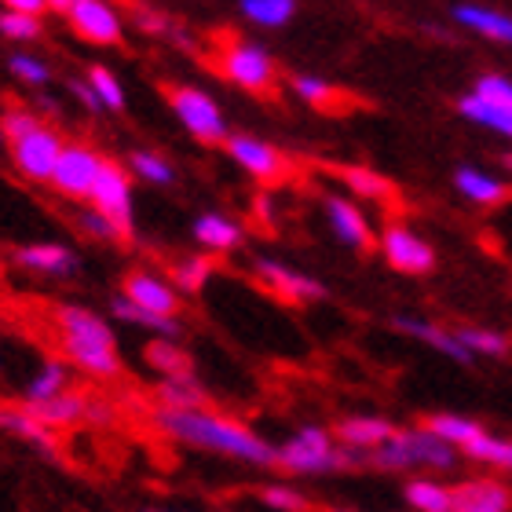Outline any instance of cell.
I'll list each match as a JSON object with an SVG mask.
<instances>
[{"label": "cell", "instance_id": "obj_1", "mask_svg": "<svg viewBox=\"0 0 512 512\" xmlns=\"http://www.w3.org/2000/svg\"><path fill=\"white\" fill-rule=\"evenodd\" d=\"M154 425L158 432L172 439V443H183L191 450H202V454H216V458H231V461H246V465H275V447L260 439L253 428H246L242 421L227 414H216L209 406H158L154 410Z\"/></svg>", "mask_w": 512, "mask_h": 512}, {"label": "cell", "instance_id": "obj_2", "mask_svg": "<svg viewBox=\"0 0 512 512\" xmlns=\"http://www.w3.org/2000/svg\"><path fill=\"white\" fill-rule=\"evenodd\" d=\"M55 326H59V344H63L70 366L92 377L121 374L118 341H114V330L103 315L81 308V304H63V308H55Z\"/></svg>", "mask_w": 512, "mask_h": 512}, {"label": "cell", "instance_id": "obj_3", "mask_svg": "<svg viewBox=\"0 0 512 512\" xmlns=\"http://www.w3.org/2000/svg\"><path fill=\"white\" fill-rule=\"evenodd\" d=\"M370 461L377 469L388 472H410V469H432L447 472L458 465V447L432 432V428H395L392 436L384 439L381 447L370 450Z\"/></svg>", "mask_w": 512, "mask_h": 512}, {"label": "cell", "instance_id": "obj_4", "mask_svg": "<svg viewBox=\"0 0 512 512\" xmlns=\"http://www.w3.org/2000/svg\"><path fill=\"white\" fill-rule=\"evenodd\" d=\"M359 461V450L341 447V439L319 425L297 428L286 443L275 447V465L293 472V476H326V472H341Z\"/></svg>", "mask_w": 512, "mask_h": 512}, {"label": "cell", "instance_id": "obj_5", "mask_svg": "<svg viewBox=\"0 0 512 512\" xmlns=\"http://www.w3.org/2000/svg\"><path fill=\"white\" fill-rule=\"evenodd\" d=\"M11 147V165L26 176L30 183H48L55 172V161H59V154H63L66 139L55 132L52 125H44V121H37L33 128H26L22 136L8 139Z\"/></svg>", "mask_w": 512, "mask_h": 512}, {"label": "cell", "instance_id": "obj_6", "mask_svg": "<svg viewBox=\"0 0 512 512\" xmlns=\"http://www.w3.org/2000/svg\"><path fill=\"white\" fill-rule=\"evenodd\" d=\"M88 202L96 205L99 213L110 216V224L118 227V238H132V231H136V205H132V176H128V169H121L118 161H103V172H99Z\"/></svg>", "mask_w": 512, "mask_h": 512}, {"label": "cell", "instance_id": "obj_7", "mask_svg": "<svg viewBox=\"0 0 512 512\" xmlns=\"http://www.w3.org/2000/svg\"><path fill=\"white\" fill-rule=\"evenodd\" d=\"M172 114L198 143H224L227 139V118L216 107V99L202 88H176L172 92Z\"/></svg>", "mask_w": 512, "mask_h": 512}, {"label": "cell", "instance_id": "obj_8", "mask_svg": "<svg viewBox=\"0 0 512 512\" xmlns=\"http://www.w3.org/2000/svg\"><path fill=\"white\" fill-rule=\"evenodd\" d=\"M103 161L96 150L85 147V143H66L59 161H55V172H52V187L63 198H74V202H88V194L96 187L99 172H103Z\"/></svg>", "mask_w": 512, "mask_h": 512}, {"label": "cell", "instance_id": "obj_9", "mask_svg": "<svg viewBox=\"0 0 512 512\" xmlns=\"http://www.w3.org/2000/svg\"><path fill=\"white\" fill-rule=\"evenodd\" d=\"M220 70L231 85L246 88V92H267L275 85V59L260 44H227L220 55Z\"/></svg>", "mask_w": 512, "mask_h": 512}, {"label": "cell", "instance_id": "obj_10", "mask_svg": "<svg viewBox=\"0 0 512 512\" xmlns=\"http://www.w3.org/2000/svg\"><path fill=\"white\" fill-rule=\"evenodd\" d=\"M381 253H384V260H388L395 271H403V275H428V271L436 267V249L428 246L417 231H410V227H403V224H392L384 231Z\"/></svg>", "mask_w": 512, "mask_h": 512}, {"label": "cell", "instance_id": "obj_11", "mask_svg": "<svg viewBox=\"0 0 512 512\" xmlns=\"http://www.w3.org/2000/svg\"><path fill=\"white\" fill-rule=\"evenodd\" d=\"M253 271H256V278L271 289V293L293 300V304H308V300L326 297V286H322L319 278L304 275V271L282 264V260H267V256H260V260L253 264Z\"/></svg>", "mask_w": 512, "mask_h": 512}, {"label": "cell", "instance_id": "obj_12", "mask_svg": "<svg viewBox=\"0 0 512 512\" xmlns=\"http://www.w3.org/2000/svg\"><path fill=\"white\" fill-rule=\"evenodd\" d=\"M227 154L235 161L238 169H246L253 180H278L282 172H286V158H282V150L271 147L267 139H256V136H227Z\"/></svg>", "mask_w": 512, "mask_h": 512}, {"label": "cell", "instance_id": "obj_13", "mask_svg": "<svg viewBox=\"0 0 512 512\" xmlns=\"http://www.w3.org/2000/svg\"><path fill=\"white\" fill-rule=\"evenodd\" d=\"M70 26L92 44H118L121 41V15L107 0H74L70 4Z\"/></svg>", "mask_w": 512, "mask_h": 512}, {"label": "cell", "instance_id": "obj_14", "mask_svg": "<svg viewBox=\"0 0 512 512\" xmlns=\"http://www.w3.org/2000/svg\"><path fill=\"white\" fill-rule=\"evenodd\" d=\"M11 260H15L22 271L48 275V278H66L77 271V253L74 249H66L63 242H33V246L15 249Z\"/></svg>", "mask_w": 512, "mask_h": 512}, {"label": "cell", "instance_id": "obj_15", "mask_svg": "<svg viewBox=\"0 0 512 512\" xmlns=\"http://www.w3.org/2000/svg\"><path fill=\"white\" fill-rule=\"evenodd\" d=\"M125 297H132L139 308L161 311V315H180V289L176 282H165L154 271H132L125 278Z\"/></svg>", "mask_w": 512, "mask_h": 512}, {"label": "cell", "instance_id": "obj_16", "mask_svg": "<svg viewBox=\"0 0 512 512\" xmlns=\"http://www.w3.org/2000/svg\"><path fill=\"white\" fill-rule=\"evenodd\" d=\"M326 220H330L337 242H344L348 249H370L374 246V231L370 220L363 216V209L348 198H326Z\"/></svg>", "mask_w": 512, "mask_h": 512}, {"label": "cell", "instance_id": "obj_17", "mask_svg": "<svg viewBox=\"0 0 512 512\" xmlns=\"http://www.w3.org/2000/svg\"><path fill=\"white\" fill-rule=\"evenodd\" d=\"M395 330L406 333V337H414V341H421V344H428V348H436V352H443L447 359H454V363H472V352L461 344L458 330H443V326H436V322L414 319V315H399V319H395Z\"/></svg>", "mask_w": 512, "mask_h": 512}, {"label": "cell", "instance_id": "obj_18", "mask_svg": "<svg viewBox=\"0 0 512 512\" xmlns=\"http://www.w3.org/2000/svg\"><path fill=\"white\" fill-rule=\"evenodd\" d=\"M88 395L74 392V388H66V392L52 395V399H41V403H26V410H30L33 417H41L44 425L55 428V432H63V428H74L81 425L88 417Z\"/></svg>", "mask_w": 512, "mask_h": 512}, {"label": "cell", "instance_id": "obj_19", "mask_svg": "<svg viewBox=\"0 0 512 512\" xmlns=\"http://www.w3.org/2000/svg\"><path fill=\"white\" fill-rule=\"evenodd\" d=\"M392 432H395L392 421H384V417H377V414L344 417V421H337V428H333V436L341 439V447L359 450V454H370L374 447H381Z\"/></svg>", "mask_w": 512, "mask_h": 512}, {"label": "cell", "instance_id": "obj_20", "mask_svg": "<svg viewBox=\"0 0 512 512\" xmlns=\"http://www.w3.org/2000/svg\"><path fill=\"white\" fill-rule=\"evenodd\" d=\"M0 428H4L8 436L37 447L41 454H55V447H59V443H55V428L44 425L41 417H33L30 410H26V403L0 406Z\"/></svg>", "mask_w": 512, "mask_h": 512}, {"label": "cell", "instance_id": "obj_21", "mask_svg": "<svg viewBox=\"0 0 512 512\" xmlns=\"http://www.w3.org/2000/svg\"><path fill=\"white\" fill-rule=\"evenodd\" d=\"M512 494L505 483L469 480L454 487V512H509Z\"/></svg>", "mask_w": 512, "mask_h": 512}, {"label": "cell", "instance_id": "obj_22", "mask_svg": "<svg viewBox=\"0 0 512 512\" xmlns=\"http://www.w3.org/2000/svg\"><path fill=\"white\" fill-rule=\"evenodd\" d=\"M454 22L472 30L476 37H487V41L512 44V15L494 8H483V4H458L454 8Z\"/></svg>", "mask_w": 512, "mask_h": 512}, {"label": "cell", "instance_id": "obj_23", "mask_svg": "<svg viewBox=\"0 0 512 512\" xmlns=\"http://www.w3.org/2000/svg\"><path fill=\"white\" fill-rule=\"evenodd\" d=\"M191 231H194V242L202 249H209V253H235L242 246V238H246L242 227L224 213H202L194 220Z\"/></svg>", "mask_w": 512, "mask_h": 512}, {"label": "cell", "instance_id": "obj_24", "mask_svg": "<svg viewBox=\"0 0 512 512\" xmlns=\"http://www.w3.org/2000/svg\"><path fill=\"white\" fill-rule=\"evenodd\" d=\"M114 319L128 322V326H139V330L154 333V337H176V341H180V333H183L180 315H161V311L139 308L136 300L125 297V293L114 300Z\"/></svg>", "mask_w": 512, "mask_h": 512}, {"label": "cell", "instance_id": "obj_25", "mask_svg": "<svg viewBox=\"0 0 512 512\" xmlns=\"http://www.w3.org/2000/svg\"><path fill=\"white\" fill-rule=\"evenodd\" d=\"M70 388V359H44L22 384V403H41Z\"/></svg>", "mask_w": 512, "mask_h": 512}, {"label": "cell", "instance_id": "obj_26", "mask_svg": "<svg viewBox=\"0 0 512 512\" xmlns=\"http://www.w3.org/2000/svg\"><path fill=\"white\" fill-rule=\"evenodd\" d=\"M458 114L465 121H472V125L491 128V132H498V136L512 139V110L509 107H498V103H491V99L469 92V96L458 99Z\"/></svg>", "mask_w": 512, "mask_h": 512}, {"label": "cell", "instance_id": "obj_27", "mask_svg": "<svg viewBox=\"0 0 512 512\" xmlns=\"http://www.w3.org/2000/svg\"><path fill=\"white\" fill-rule=\"evenodd\" d=\"M454 187L476 205H502L509 198V187L498 176H491V172L483 169H469V165L454 172Z\"/></svg>", "mask_w": 512, "mask_h": 512}, {"label": "cell", "instance_id": "obj_28", "mask_svg": "<svg viewBox=\"0 0 512 512\" xmlns=\"http://www.w3.org/2000/svg\"><path fill=\"white\" fill-rule=\"evenodd\" d=\"M403 498L417 512H454V491L436 480H410Z\"/></svg>", "mask_w": 512, "mask_h": 512}, {"label": "cell", "instance_id": "obj_29", "mask_svg": "<svg viewBox=\"0 0 512 512\" xmlns=\"http://www.w3.org/2000/svg\"><path fill=\"white\" fill-rule=\"evenodd\" d=\"M461 454L472 461H483V465H494V469H512V439H498L491 432H476L461 447Z\"/></svg>", "mask_w": 512, "mask_h": 512}, {"label": "cell", "instance_id": "obj_30", "mask_svg": "<svg viewBox=\"0 0 512 512\" xmlns=\"http://www.w3.org/2000/svg\"><path fill=\"white\" fill-rule=\"evenodd\" d=\"M158 403L161 406H202L205 392L191 370H187V374H169V377H161V384H158Z\"/></svg>", "mask_w": 512, "mask_h": 512}, {"label": "cell", "instance_id": "obj_31", "mask_svg": "<svg viewBox=\"0 0 512 512\" xmlns=\"http://www.w3.org/2000/svg\"><path fill=\"white\" fill-rule=\"evenodd\" d=\"M242 15L264 30H278L297 15V0H242Z\"/></svg>", "mask_w": 512, "mask_h": 512}, {"label": "cell", "instance_id": "obj_32", "mask_svg": "<svg viewBox=\"0 0 512 512\" xmlns=\"http://www.w3.org/2000/svg\"><path fill=\"white\" fill-rule=\"evenodd\" d=\"M213 260L205 253H194V256H183L180 264L172 267V282L180 293H202L209 286V278H213Z\"/></svg>", "mask_w": 512, "mask_h": 512}, {"label": "cell", "instance_id": "obj_33", "mask_svg": "<svg viewBox=\"0 0 512 512\" xmlns=\"http://www.w3.org/2000/svg\"><path fill=\"white\" fill-rule=\"evenodd\" d=\"M147 363L154 366L161 377L187 374V370H191V359H187V352L176 344V337H158V341H150L147 344Z\"/></svg>", "mask_w": 512, "mask_h": 512}, {"label": "cell", "instance_id": "obj_34", "mask_svg": "<svg viewBox=\"0 0 512 512\" xmlns=\"http://www.w3.org/2000/svg\"><path fill=\"white\" fill-rule=\"evenodd\" d=\"M344 187L359 198H370V202H384V198H392V183L384 180L381 172L374 169H344Z\"/></svg>", "mask_w": 512, "mask_h": 512}, {"label": "cell", "instance_id": "obj_35", "mask_svg": "<svg viewBox=\"0 0 512 512\" xmlns=\"http://www.w3.org/2000/svg\"><path fill=\"white\" fill-rule=\"evenodd\" d=\"M132 172L143 183H154V187H169L176 180V169L169 165V158H161L158 150H136L132 154Z\"/></svg>", "mask_w": 512, "mask_h": 512}, {"label": "cell", "instance_id": "obj_36", "mask_svg": "<svg viewBox=\"0 0 512 512\" xmlns=\"http://www.w3.org/2000/svg\"><path fill=\"white\" fill-rule=\"evenodd\" d=\"M425 425L432 428V432H439V436L447 439V443H454L458 450L465 447V443H469L476 432H483V428L476 425L472 417H461V414H432Z\"/></svg>", "mask_w": 512, "mask_h": 512}, {"label": "cell", "instance_id": "obj_37", "mask_svg": "<svg viewBox=\"0 0 512 512\" xmlns=\"http://www.w3.org/2000/svg\"><path fill=\"white\" fill-rule=\"evenodd\" d=\"M0 37H8V41H37L41 37V15H30V11H0Z\"/></svg>", "mask_w": 512, "mask_h": 512}, {"label": "cell", "instance_id": "obj_38", "mask_svg": "<svg viewBox=\"0 0 512 512\" xmlns=\"http://www.w3.org/2000/svg\"><path fill=\"white\" fill-rule=\"evenodd\" d=\"M458 337L472 355H505V352H509V337H502V333H494V330H480V326H458Z\"/></svg>", "mask_w": 512, "mask_h": 512}, {"label": "cell", "instance_id": "obj_39", "mask_svg": "<svg viewBox=\"0 0 512 512\" xmlns=\"http://www.w3.org/2000/svg\"><path fill=\"white\" fill-rule=\"evenodd\" d=\"M8 70L19 77L22 85H30V88H44L48 81H52V66L44 63V59H37V55H26V52L11 55Z\"/></svg>", "mask_w": 512, "mask_h": 512}, {"label": "cell", "instance_id": "obj_40", "mask_svg": "<svg viewBox=\"0 0 512 512\" xmlns=\"http://www.w3.org/2000/svg\"><path fill=\"white\" fill-rule=\"evenodd\" d=\"M88 81H92V88H96V96L103 99V107L125 110V85L110 74L107 66H92V70H88Z\"/></svg>", "mask_w": 512, "mask_h": 512}, {"label": "cell", "instance_id": "obj_41", "mask_svg": "<svg viewBox=\"0 0 512 512\" xmlns=\"http://www.w3.org/2000/svg\"><path fill=\"white\" fill-rule=\"evenodd\" d=\"M260 502L275 512H304L308 509V498H304L300 491H293V487H286V483H271V487H264V491H260Z\"/></svg>", "mask_w": 512, "mask_h": 512}, {"label": "cell", "instance_id": "obj_42", "mask_svg": "<svg viewBox=\"0 0 512 512\" xmlns=\"http://www.w3.org/2000/svg\"><path fill=\"white\" fill-rule=\"evenodd\" d=\"M293 92H297L304 103H311V107H326V103H333V96H337V88H333L330 81L311 77V74L293 77Z\"/></svg>", "mask_w": 512, "mask_h": 512}, {"label": "cell", "instance_id": "obj_43", "mask_svg": "<svg viewBox=\"0 0 512 512\" xmlns=\"http://www.w3.org/2000/svg\"><path fill=\"white\" fill-rule=\"evenodd\" d=\"M77 227H81V231H85L88 238H96V242H110V238H118V227L110 224V216L99 213L96 205H92V209H81V213H77Z\"/></svg>", "mask_w": 512, "mask_h": 512}, {"label": "cell", "instance_id": "obj_44", "mask_svg": "<svg viewBox=\"0 0 512 512\" xmlns=\"http://www.w3.org/2000/svg\"><path fill=\"white\" fill-rule=\"evenodd\" d=\"M476 96L491 99V103H498V107H509L512 110V81L502 74H483L480 81H476V88H472Z\"/></svg>", "mask_w": 512, "mask_h": 512}, {"label": "cell", "instance_id": "obj_45", "mask_svg": "<svg viewBox=\"0 0 512 512\" xmlns=\"http://www.w3.org/2000/svg\"><path fill=\"white\" fill-rule=\"evenodd\" d=\"M37 121H41V118H37L33 110H22V107L4 110V114H0V128H4V143H8V139H15V136H22V132H26V128H33Z\"/></svg>", "mask_w": 512, "mask_h": 512}, {"label": "cell", "instance_id": "obj_46", "mask_svg": "<svg viewBox=\"0 0 512 512\" xmlns=\"http://www.w3.org/2000/svg\"><path fill=\"white\" fill-rule=\"evenodd\" d=\"M70 92H74L77 103H81L88 114H103V110H107V107H103V99L96 96V88H92V81H88V77H85V81H70Z\"/></svg>", "mask_w": 512, "mask_h": 512}, {"label": "cell", "instance_id": "obj_47", "mask_svg": "<svg viewBox=\"0 0 512 512\" xmlns=\"http://www.w3.org/2000/svg\"><path fill=\"white\" fill-rule=\"evenodd\" d=\"M136 26H143L150 37H161V33H169V19H161V15H154V11H147V8L136 11Z\"/></svg>", "mask_w": 512, "mask_h": 512}, {"label": "cell", "instance_id": "obj_48", "mask_svg": "<svg viewBox=\"0 0 512 512\" xmlns=\"http://www.w3.org/2000/svg\"><path fill=\"white\" fill-rule=\"evenodd\" d=\"M0 4H4V8H15V11H30V15H41V11L48 8L44 0H0Z\"/></svg>", "mask_w": 512, "mask_h": 512}, {"label": "cell", "instance_id": "obj_49", "mask_svg": "<svg viewBox=\"0 0 512 512\" xmlns=\"http://www.w3.org/2000/svg\"><path fill=\"white\" fill-rule=\"evenodd\" d=\"M4 370H8V348H4V337H0V381H4Z\"/></svg>", "mask_w": 512, "mask_h": 512}, {"label": "cell", "instance_id": "obj_50", "mask_svg": "<svg viewBox=\"0 0 512 512\" xmlns=\"http://www.w3.org/2000/svg\"><path fill=\"white\" fill-rule=\"evenodd\" d=\"M44 4H48L52 11H70V4H74V0H44Z\"/></svg>", "mask_w": 512, "mask_h": 512}, {"label": "cell", "instance_id": "obj_51", "mask_svg": "<svg viewBox=\"0 0 512 512\" xmlns=\"http://www.w3.org/2000/svg\"><path fill=\"white\" fill-rule=\"evenodd\" d=\"M0 143H4V128H0Z\"/></svg>", "mask_w": 512, "mask_h": 512}, {"label": "cell", "instance_id": "obj_52", "mask_svg": "<svg viewBox=\"0 0 512 512\" xmlns=\"http://www.w3.org/2000/svg\"><path fill=\"white\" fill-rule=\"evenodd\" d=\"M0 278H4V264H0Z\"/></svg>", "mask_w": 512, "mask_h": 512}]
</instances>
